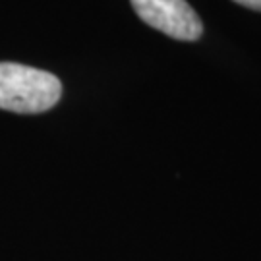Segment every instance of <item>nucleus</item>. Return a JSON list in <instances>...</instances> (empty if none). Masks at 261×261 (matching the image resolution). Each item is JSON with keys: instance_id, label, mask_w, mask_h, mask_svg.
<instances>
[{"instance_id": "obj_1", "label": "nucleus", "mask_w": 261, "mask_h": 261, "mask_svg": "<svg viewBox=\"0 0 261 261\" xmlns=\"http://www.w3.org/2000/svg\"><path fill=\"white\" fill-rule=\"evenodd\" d=\"M62 97L55 74L16 62H0V109L19 114L50 111Z\"/></svg>"}, {"instance_id": "obj_2", "label": "nucleus", "mask_w": 261, "mask_h": 261, "mask_svg": "<svg viewBox=\"0 0 261 261\" xmlns=\"http://www.w3.org/2000/svg\"><path fill=\"white\" fill-rule=\"evenodd\" d=\"M132 8L149 28L176 41H197L203 23L186 0H130Z\"/></svg>"}, {"instance_id": "obj_3", "label": "nucleus", "mask_w": 261, "mask_h": 261, "mask_svg": "<svg viewBox=\"0 0 261 261\" xmlns=\"http://www.w3.org/2000/svg\"><path fill=\"white\" fill-rule=\"evenodd\" d=\"M234 2L250 10H255V12H261V0H234Z\"/></svg>"}]
</instances>
